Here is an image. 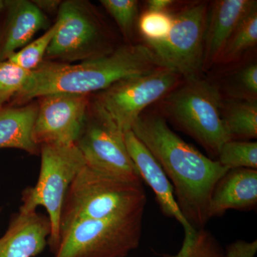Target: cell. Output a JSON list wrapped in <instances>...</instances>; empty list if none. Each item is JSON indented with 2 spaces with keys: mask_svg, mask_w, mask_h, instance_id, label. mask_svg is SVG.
Returning a JSON list of instances; mask_svg holds the SVG:
<instances>
[{
  "mask_svg": "<svg viewBox=\"0 0 257 257\" xmlns=\"http://www.w3.org/2000/svg\"><path fill=\"white\" fill-rule=\"evenodd\" d=\"M224 77L219 86L221 95L227 99L257 100V64L246 62Z\"/></svg>",
  "mask_w": 257,
  "mask_h": 257,
  "instance_id": "20",
  "label": "cell"
},
{
  "mask_svg": "<svg viewBox=\"0 0 257 257\" xmlns=\"http://www.w3.org/2000/svg\"><path fill=\"white\" fill-rule=\"evenodd\" d=\"M209 4L205 1L194 2L172 12L173 25L167 38L157 43H145L162 67L172 69L184 80L203 77Z\"/></svg>",
  "mask_w": 257,
  "mask_h": 257,
  "instance_id": "8",
  "label": "cell"
},
{
  "mask_svg": "<svg viewBox=\"0 0 257 257\" xmlns=\"http://www.w3.org/2000/svg\"><path fill=\"white\" fill-rule=\"evenodd\" d=\"M218 162L228 170H257V143L243 140H229L219 150Z\"/></svg>",
  "mask_w": 257,
  "mask_h": 257,
  "instance_id": "21",
  "label": "cell"
},
{
  "mask_svg": "<svg viewBox=\"0 0 257 257\" xmlns=\"http://www.w3.org/2000/svg\"><path fill=\"white\" fill-rule=\"evenodd\" d=\"M142 182L104 175L87 166L79 171L67 191L60 220V236L79 221L130 214L145 209Z\"/></svg>",
  "mask_w": 257,
  "mask_h": 257,
  "instance_id": "3",
  "label": "cell"
},
{
  "mask_svg": "<svg viewBox=\"0 0 257 257\" xmlns=\"http://www.w3.org/2000/svg\"><path fill=\"white\" fill-rule=\"evenodd\" d=\"M59 25L60 24L57 20L41 37L15 52L7 60L25 70L32 72L36 69L44 62L47 50L58 30Z\"/></svg>",
  "mask_w": 257,
  "mask_h": 257,
  "instance_id": "23",
  "label": "cell"
},
{
  "mask_svg": "<svg viewBox=\"0 0 257 257\" xmlns=\"http://www.w3.org/2000/svg\"><path fill=\"white\" fill-rule=\"evenodd\" d=\"M257 44V5L233 32L221 51L216 64L228 65L242 60Z\"/></svg>",
  "mask_w": 257,
  "mask_h": 257,
  "instance_id": "19",
  "label": "cell"
},
{
  "mask_svg": "<svg viewBox=\"0 0 257 257\" xmlns=\"http://www.w3.org/2000/svg\"><path fill=\"white\" fill-rule=\"evenodd\" d=\"M257 5L253 0H217L209 4L204 40V72L215 66L226 42Z\"/></svg>",
  "mask_w": 257,
  "mask_h": 257,
  "instance_id": "13",
  "label": "cell"
},
{
  "mask_svg": "<svg viewBox=\"0 0 257 257\" xmlns=\"http://www.w3.org/2000/svg\"><path fill=\"white\" fill-rule=\"evenodd\" d=\"M164 67L145 43L128 44L106 55L77 64L44 61L32 71L15 104L55 93L89 95L101 92L115 82Z\"/></svg>",
  "mask_w": 257,
  "mask_h": 257,
  "instance_id": "2",
  "label": "cell"
},
{
  "mask_svg": "<svg viewBox=\"0 0 257 257\" xmlns=\"http://www.w3.org/2000/svg\"><path fill=\"white\" fill-rule=\"evenodd\" d=\"M173 15L167 12L145 10L138 21L140 34L145 43H157L164 41L172 30Z\"/></svg>",
  "mask_w": 257,
  "mask_h": 257,
  "instance_id": "24",
  "label": "cell"
},
{
  "mask_svg": "<svg viewBox=\"0 0 257 257\" xmlns=\"http://www.w3.org/2000/svg\"><path fill=\"white\" fill-rule=\"evenodd\" d=\"M38 105L32 137L43 145H74L87 116L89 95L55 93L42 96Z\"/></svg>",
  "mask_w": 257,
  "mask_h": 257,
  "instance_id": "11",
  "label": "cell"
},
{
  "mask_svg": "<svg viewBox=\"0 0 257 257\" xmlns=\"http://www.w3.org/2000/svg\"><path fill=\"white\" fill-rule=\"evenodd\" d=\"M5 18L0 26V61L21 50L40 30L48 28L45 13L28 0L5 1Z\"/></svg>",
  "mask_w": 257,
  "mask_h": 257,
  "instance_id": "14",
  "label": "cell"
},
{
  "mask_svg": "<svg viewBox=\"0 0 257 257\" xmlns=\"http://www.w3.org/2000/svg\"><path fill=\"white\" fill-rule=\"evenodd\" d=\"M222 99L214 82L203 77L184 80L159 101L160 113L217 157L222 145L231 140L221 119Z\"/></svg>",
  "mask_w": 257,
  "mask_h": 257,
  "instance_id": "4",
  "label": "cell"
},
{
  "mask_svg": "<svg viewBox=\"0 0 257 257\" xmlns=\"http://www.w3.org/2000/svg\"><path fill=\"white\" fill-rule=\"evenodd\" d=\"M183 81L172 69L160 67L115 82L99 92L94 101L125 133L131 130L147 107L161 100Z\"/></svg>",
  "mask_w": 257,
  "mask_h": 257,
  "instance_id": "10",
  "label": "cell"
},
{
  "mask_svg": "<svg viewBox=\"0 0 257 257\" xmlns=\"http://www.w3.org/2000/svg\"><path fill=\"white\" fill-rule=\"evenodd\" d=\"M178 2L174 0H148L146 2L147 10L150 11L172 13Z\"/></svg>",
  "mask_w": 257,
  "mask_h": 257,
  "instance_id": "28",
  "label": "cell"
},
{
  "mask_svg": "<svg viewBox=\"0 0 257 257\" xmlns=\"http://www.w3.org/2000/svg\"><path fill=\"white\" fill-rule=\"evenodd\" d=\"M100 3L114 19L124 36L126 39H131L138 18L139 2L137 0H101Z\"/></svg>",
  "mask_w": 257,
  "mask_h": 257,
  "instance_id": "26",
  "label": "cell"
},
{
  "mask_svg": "<svg viewBox=\"0 0 257 257\" xmlns=\"http://www.w3.org/2000/svg\"><path fill=\"white\" fill-rule=\"evenodd\" d=\"M131 131L151 152L173 186L176 200L187 221L202 229L209 220V202L216 184L228 172L185 143L160 112L140 114Z\"/></svg>",
  "mask_w": 257,
  "mask_h": 257,
  "instance_id": "1",
  "label": "cell"
},
{
  "mask_svg": "<svg viewBox=\"0 0 257 257\" xmlns=\"http://www.w3.org/2000/svg\"><path fill=\"white\" fill-rule=\"evenodd\" d=\"M221 119L230 140L248 141L257 138V100L223 97Z\"/></svg>",
  "mask_w": 257,
  "mask_h": 257,
  "instance_id": "18",
  "label": "cell"
},
{
  "mask_svg": "<svg viewBox=\"0 0 257 257\" xmlns=\"http://www.w3.org/2000/svg\"><path fill=\"white\" fill-rule=\"evenodd\" d=\"M145 209L79 221L60 236L55 257H125L140 245Z\"/></svg>",
  "mask_w": 257,
  "mask_h": 257,
  "instance_id": "6",
  "label": "cell"
},
{
  "mask_svg": "<svg viewBox=\"0 0 257 257\" xmlns=\"http://www.w3.org/2000/svg\"><path fill=\"white\" fill-rule=\"evenodd\" d=\"M0 211H1V209H0Z\"/></svg>",
  "mask_w": 257,
  "mask_h": 257,
  "instance_id": "31",
  "label": "cell"
},
{
  "mask_svg": "<svg viewBox=\"0 0 257 257\" xmlns=\"http://www.w3.org/2000/svg\"><path fill=\"white\" fill-rule=\"evenodd\" d=\"M31 72L9 60L0 61V108L6 106L23 89Z\"/></svg>",
  "mask_w": 257,
  "mask_h": 257,
  "instance_id": "25",
  "label": "cell"
},
{
  "mask_svg": "<svg viewBox=\"0 0 257 257\" xmlns=\"http://www.w3.org/2000/svg\"><path fill=\"white\" fill-rule=\"evenodd\" d=\"M51 224L48 216L19 211L0 238V257H35L48 243Z\"/></svg>",
  "mask_w": 257,
  "mask_h": 257,
  "instance_id": "15",
  "label": "cell"
},
{
  "mask_svg": "<svg viewBox=\"0 0 257 257\" xmlns=\"http://www.w3.org/2000/svg\"><path fill=\"white\" fill-rule=\"evenodd\" d=\"M41 167L36 185L23 192L20 211L46 209L51 224L48 244L55 253L60 241V220L64 199L76 176L85 166L74 145H43L40 147Z\"/></svg>",
  "mask_w": 257,
  "mask_h": 257,
  "instance_id": "5",
  "label": "cell"
},
{
  "mask_svg": "<svg viewBox=\"0 0 257 257\" xmlns=\"http://www.w3.org/2000/svg\"><path fill=\"white\" fill-rule=\"evenodd\" d=\"M75 145L89 168L121 180L141 182L128 155L124 133L94 101L89 104Z\"/></svg>",
  "mask_w": 257,
  "mask_h": 257,
  "instance_id": "9",
  "label": "cell"
},
{
  "mask_svg": "<svg viewBox=\"0 0 257 257\" xmlns=\"http://www.w3.org/2000/svg\"><path fill=\"white\" fill-rule=\"evenodd\" d=\"M38 105L0 108V149L12 148L38 154L40 147L32 137Z\"/></svg>",
  "mask_w": 257,
  "mask_h": 257,
  "instance_id": "17",
  "label": "cell"
},
{
  "mask_svg": "<svg viewBox=\"0 0 257 257\" xmlns=\"http://www.w3.org/2000/svg\"><path fill=\"white\" fill-rule=\"evenodd\" d=\"M124 140L128 155L140 178L144 179L155 193L162 212L169 217L175 218L183 226L184 234H188L195 229L189 224L179 209L173 186L151 152L131 130L124 133Z\"/></svg>",
  "mask_w": 257,
  "mask_h": 257,
  "instance_id": "12",
  "label": "cell"
},
{
  "mask_svg": "<svg viewBox=\"0 0 257 257\" xmlns=\"http://www.w3.org/2000/svg\"><path fill=\"white\" fill-rule=\"evenodd\" d=\"M57 20L60 25L47 50V61L70 64L114 50L111 32L89 3L62 2Z\"/></svg>",
  "mask_w": 257,
  "mask_h": 257,
  "instance_id": "7",
  "label": "cell"
},
{
  "mask_svg": "<svg viewBox=\"0 0 257 257\" xmlns=\"http://www.w3.org/2000/svg\"><path fill=\"white\" fill-rule=\"evenodd\" d=\"M5 8V1H2L0 0V15L3 13V10H4Z\"/></svg>",
  "mask_w": 257,
  "mask_h": 257,
  "instance_id": "30",
  "label": "cell"
},
{
  "mask_svg": "<svg viewBox=\"0 0 257 257\" xmlns=\"http://www.w3.org/2000/svg\"><path fill=\"white\" fill-rule=\"evenodd\" d=\"M165 257H226V253L214 236L202 228L193 229L188 234H184L179 252Z\"/></svg>",
  "mask_w": 257,
  "mask_h": 257,
  "instance_id": "22",
  "label": "cell"
},
{
  "mask_svg": "<svg viewBox=\"0 0 257 257\" xmlns=\"http://www.w3.org/2000/svg\"><path fill=\"white\" fill-rule=\"evenodd\" d=\"M257 204V170H229L216 184L209 202V219L229 209L249 210Z\"/></svg>",
  "mask_w": 257,
  "mask_h": 257,
  "instance_id": "16",
  "label": "cell"
},
{
  "mask_svg": "<svg viewBox=\"0 0 257 257\" xmlns=\"http://www.w3.org/2000/svg\"><path fill=\"white\" fill-rule=\"evenodd\" d=\"M42 13L58 11L62 2L60 0H34L32 1Z\"/></svg>",
  "mask_w": 257,
  "mask_h": 257,
  "instance_id": "29",
  "label": "cell"
},
{
  "mask_svg": "<svg viewBox=\"0 0 257 257\" xmlns=\"http://www.w3.org/2000/svg\"><path fill=\"white\" fill-rule=\"evenodd\" d=\"M257 251V241H247L238 240L231 243L226 248V257H254Z\"/></svg>",
  "mask_w": 257,
  "mask_h": 257,
  "instance_id": "27",
  "label": "cell"
}]
</instances>
